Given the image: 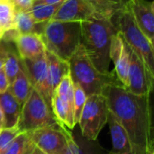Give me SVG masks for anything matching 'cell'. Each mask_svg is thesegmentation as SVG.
I'll list each match as a JSON object with an SVG mask.
<instances>
[{"label":"cell","instance_id":"1","mask_svg":"<svg viewBox=\"0 0 154 154\" xmlns=\"http://www.w3.org/2000/svg\"><path fill=\"white\" fill-rule=\"evenodd\" d=\"M109 111L128 134L134 154L154 153L152 112L150 96H139L122 85H107L101 93Z\"/></svg>","mask_w":154,"mask_h":154},{"label":"cell","instance_id":"2","mask_svg":"<svg viewBox=\"0 0 154 154\" xmlns=\"http://www.w3.org/2000/svg\"><path fill=\"white\" fill-rule=\"evenodd\" d=\"M81 41L93 65L102 73H109L110 47L113 36L117 32L112 20L93 19L80 23Z\"/></svg>","mask_w":154,"mask_h":154},{"label":"cell","instance_id":"3","mask_svg":"<svg viewBox=\"0 0 154 154\" xmlns=\"http://www.w3.org/2000/svg\"><path fill=\"white\" fill-rule=\"evenodd\" d=\"M68 63L72 82L79 85L87 97L101 94L103 88L107 85H122L114 70L105 74L97 69L81 43L71 55Z\"/></svg>","mask_w":154,"mask_h":154},{"label":"cell","instance_id":"4","mask_svg":"<svg viewBox=\"0 0 154 154\" xmlns=\"http://www.w3.org/2000/svg\"><path fill=\"white\" fill-rule=\"evenodd\" d=\"M41 37L47 51L68 61L80 44V22L51 20L45 23Z\"/></svg>","mask_w":154,"mask_h":154},{"label":"cell","instance_id":"5","mask_svg":"<svg viewBox=\"0 0 154 154\" xmlns=\"http://www.w3.org/2000/svg\"><path fill=\"white\" fill-rule=\"evenodd\" d=\"M30 141L45 154H79V145L63 125L46 126L26 133Z\"/></svg>","mask_w":154,"mask_h":154},{"label":"cell","instance_id":"6","mask_svg":"<svg viewBox=\"0 0 154 154\" xmlns=\"http://www.w3.org/2000/svg\"><path fill=\"white\" fill-rule=\"evenodd\" d=\"M112 21L126 43L143 58L146 65L154 73L153 43L150 42L137 25L130 8L128 7L122 11Z\"/></svg>","mask_w":154,"mask_h":154},{"label":"cell","instance_id":"7","mask_svg":"<svg viewBox=\"0 0 154 154\" xmlns=\"http://www.w3.org/2000/svg\"><path fill=\"white\" fill-rule=\"evenodd\" d=\"M62 125L54 116L51 108L47 105L42 96L32 88L26 101L22 106L18 123L20 133H28L39 128Z\"/></svg>","mask_w":154,"mask_h":154},{"label":"cell","instance_id":"8","mask_svg":"<svg viewBox=\"0 0 154 154\" xmlns=\"http://www.w3.org/2000/svg\"><path fill=\"white\" fill-rule=\"evenodd\" d=\"M109 112L106 99L102 94L88 96L78 123L82 136L97 141L101 130L107 124Z\"/></svg>","mask_w":154,"mask_h":154},{"label":"cell","instance_id":"9","mask_svg":"<svg viewBox=\"0 0 154 154\" xmlns=\"http://www.w3.org/2000/svg\"><path fill=\"white\" fill-rule=\"evenodd\" d=\"M129 55L130 62L125 88L135 95L150 96L153 89L154 73L146 65L143 58L131 47Z\"/></svg>","mask_w":154,"mask_h":154},{"label":"cell","instance_id":"10","mask_svg":"<svg viewBox=\"0 0 154 154\" xmlns=\"http://www.w3.org/2000/svg\"><path fill=\"white\" fill-rule=\"evenodd\" d=\"M45 56L48 63V74L46 81L38 92L42 96L47 105L51 108V100L56 88L61 79L69 74V68L68 61L60 59L47 50H45Z\"/></svg>","mask_w":154,"mask_h":154},{"label":"cell","instance_id":"11","mask_svg":"<svg viewBox=\"0 0 154 154\" xmlns=\"http://www.w3.org/2000/svg\"><path fill=\"white\" fill-rule=\"evenodd\" d=\"M101 19L87 0H64L53 15V21L86 22Z\"/></svg>","mask_w":154,"mask_h":154},{"label":"cell","instance_id":"12","mask_svg":"<svg viewBox=\"0 0 154 154\" xmlns=\"http://www.w3.org/2000/svg\"><path fill=\"white\" fill-rule=\"evenodd\" d=\"M129 45L125 41L122 34L117 32L113 36L110 47V59L114 63V72L123 87L126 88L128 69L130 62Z\"/></svg>","mask_w":154,"mask_h":154},{"label":"cell","instance_id":"13","mask_svg":"<svg viewBox=\"0 0 154 154\" xmlns=\"http://www.w3.org/2000/svg\"><path fill=\"white\" fill-rule=\"evenodd\" d=\"M129 8L134 20L144 33L153 43L154 40V2L148 0H132Z\"/></svg>","mask_w":154,"mask_h":154},{"label":"cell","instance_id":"14","mask_svg":"<svg viewBox=\"0 0 154 154\" xmlns=\"http://www.w3.org/2000/svg\"><path fill=\"white\" fill-rule=\"evenodd\" d=\"M21 61L32 88L38 91L46 81L48 74V63L45 51L34 58L21 59Z\"/></svg>","mask_w":154,"mask_h":154},{"label":"cell","instance_id":"15","mask_svg":"<svg viewBox=\"0 0 154 154\" xmlns=\"http://www.w3.org/2000/svg\"><path fill=\"white\" fill-rule=\"evenodd\" d=\"M14 43L20 59L34 58L46 50L41 35L35 33L19 34Z\"/></svg>","mask_w":154,"mask_h":154},{"label":"cell","instance_id":"16","mask_svg":"<svg viewBox=\"0 0 154 154\" xmlns=\"http://www.w3.org/2000/svg\"><path fill=\"white\" fill-rule=\"evenodd\" d=\"M107 123L113 143V149L108 154H134L127 133L111 112H109Z\"/></svg>","mask_w":154,"mask_h":154},{"label":"cell","instance_id":"17","mask_svg":"<svg viewBox=\"0 0 154 154\" xmlns=\"http://www.w3.org/2000/svg\"><path fill=\"white\" fill-rule=\"evenodd\" d=\"M0 107L4 116L3 128L16 126L20 117L22 106L8 89L0 93Z\"/></svg>","mask_w":154,"mask_h":154},{"label":"cell","instance_id":"18","mask_svg":"<svg viewBox=\"0 0 154 154\" xmlns=\"http://www.w3.org/2000/svg\"><path fill=\"white\" fill-rule=\"evenodd\" d=\"M101 19L113 20L118 14L129 7L132 0H87Z\"/></svg>","mask_w":154,"mask_h":154},{"label":"cell","instance_id":"19","mask_svg":"<svg viewBox=\"0 0 154 154\" xmlns=\"http://www.w3.org/2000/svg\"><path fill=\"white\" fill-rule=\"evenodd\" d=\"M32 86L23 68L22 61H21V67L19 69V72L14 81L9 85L8 90L10 93L14 97V98L19 102L21 106L23 105V103L28 98L29 95L31 94L32 90Z\"/></svg>","mask_w":154,"mask_h":154},{"label":"cell","instance_id":"20","mask_svg":"<svg viewBox=\"0 0 154 154\" xmlns=\"http://www.w3.org/2000/svg\"><path fill=\"white\" fill-rule=\"evenodd\" d=\"M46 23H37L27 11L16 12L14 27L19 34L35 33L42 35Z\"/></svg>","mask_w":154,"mask_h":154},{"label":"cell","instance_id":"21","mask_svg":"<svg viewBox=\"0 0 154 154\" xmlns=\"http://www.w3.org/2000/svg\"><path fill=\"white\" fill-rule=\"evenodd\" d=\"M60 4L48 5V4H42L33 1L31 8L27 12L31 14V16L33 18L35 22L47 23L52 19L53 15L55 14Z\"/></svg>","mask_w":154,"mask_h":154},{"label":"cell","instance_id":"22","mask_svg":"<svg viewBox=\"0 0 154 154\" xmlns=\"http://www.w3.org/2000/svg\"><path fill=\"white\" fill-rule=\"evenodd\" d=\"M20 67H21V59L17 51L8 47L4 60L3 69L5 71L9 85L14 81V79L17 76Z\"/></svg>","mask_w":154,"mask_h":154},{"label":"cell","instance_id":"23","mask_svg":"<svg viewBox=\"0 0 154 154\" xmlns=\"http://www.w3.org/2000/svg\"><path fill=\"white\" fill-rule=\"evenodd\" d=\"M15 9L10 0H0V26L3 31L14 26Z\"/></svg>","mask_w":154,"mask_h":154},{"label":"cell","instance_id":"24","mask_svg":"<svg viewBox=\"0 0 154 154\" xmlns=\"http://www.w3.org/2000/svg\"><path fill=\"white\" fill-rule=\"evenodd\" d=\"M87 95L84 90L77 84L73 83V106H74V121L77 125L79 123L82 109L87 100Z\"/></svg>","mask_w":154,"mask_h":154},{"label":"cell","instance_id":"25","mask_svg":"<svg viewBox=\"0 0 154 154\" xmlns=\"http://www.w3.org/2000/svg\"><path fill=\"white\" fill-rule=\"evenodd\" d=\"M29 142L26 133H19L3 154H23Z\"/></svg>","mask_w":154,"mask_h":154},{"label":"cell","instance_id":"26","mask_svg":"<svg viewBox=\"0 0 154 154\" xmlns=\"http://www.w3.org/2000/svg\"><path fill=\"white\" fill-rule=\"evenodd\" d=\"M20 133L17 126L10 128H2L0 131V154L4 153L12 141Z\"/></svg>","mask_w":154,"mask_h":154},{"label":"cell","instance_id":"27","mask_svg":"<svg viewBox=\"0 0 154 154\" xmlns=\"http://www.w3.org/2000/svg\"><path fill=\"white\" fill-rule=\"evenodd\" d=\"M10 1L14 5L15 12L28 11L31 8L33 2V0H10Z\"/></svg>","mask_w":154,"mask_h":154},{"label":"cell","instance_id":"28","mask_svg":"<svg viewBox=\"0 0 154 154\" xmlns=\"http://www.w3.org/2000/svg\"><path fill=\"white\" fill-rule=\"evenodd\" d=\"M23 154H45L42 150H40L33 143H32L29 139V142L26 145V148Z\"/></svg>","mask_w":154,"mask_h":154},{"label":"cell","instance_id":"29","mask_svg":"<svg viewBox=\"0 0 154 154\" xmlns=\"http://www.w3.org/2000/svg\"><path fill=\"white\" fill-rule=\"evenodd\" d=\"M8 87H9L8 80L6 79L4 69H0V93H3L5 90H7Z\"/></svg>","mask_w":154,"mask_h":154},{"label":"cell","instance_id":"30","mask_svg":"<svg viewBox=\"0 0 154 154\" xmlns=\"http://www.w3.org/2000/svg\"><path fill=\"white\" fill-rule=\"evenodd\" d=\"M35 2L42 3V4H48V5H56V4H60L64 0H34Z\"/></svg>","mask_w":154,"mask_h":154},{"label":"cell","instance_id":"31","mask_svg":"<svg viewBox=\"0 0 154 154\" xmlns=\"http://www.w3.org/2000/svg\"><path fill=\"white\" fill-rule=\"evenodd\" d=\"M7 46L5 45V49L2 51V52L0 53V69H3V65H4V60H5V53H6V51H7Z\"/></svg>","mask_w":154,"mask_h":154},{"label":"cell","instance_id":"32","mask_svg":"<svg viewBox=\"0 0 154 154\" xmlns=\"http://www.w3.org/2000/svg\"><path fill=\"white\" fill-rule=\"evenodd\" d=\"M3 126H4V116H3V113L0 107V127L3 128Z\"/></svg>","mask_w":154,"mask_h":154},{"label":"cell","instance_id":"33","mask_svg":"<svg viewBox=\"0 0 154 154\" xmlns=\"http://www.w3.org/2000/svg\"><path fill=\"white\" fill-rule=\"evenodd\" d=\"M0 31H2V28H1V26H0Z\"/></svg>","mask_w":154,"mask_h":154},{"label":"cell","instance_id":"34","mask_svg":"<svg viewBox=\"0 0 154 154\" xmlns=\"http://www.w3.org/2000/svg\"><path fill=\"white\" fill-rule=\"evenodd\" d=\"M1 129H2V127H0V131H1Z\"/></svg>","mask_w":154,"mask_h":154},{"label":"cell","instance_id":"35","mask_svg":"<svg viewBox=\"0 0 154 154\" xmlns=\"http://www.w3.org/2000/svg\"><path fill=\"white\" fill-rule=\"evenodd\" d=\"M150 154H154V153H150Z\"/></svg>","mask_w":154,"mask_h":154},{"label":"cell","instance_id":"36","mask_svg":"<svg viewBox=\"0 0 154 154\" xmlns=\"http://www.w3.org/2000/svg\"><path fill=\"white\" fill-rule=\"evenodd\" d=\"M33 1H34V0H33Z\"/></svg>","mask_w":154,"mask_h":154}]
</instances>
